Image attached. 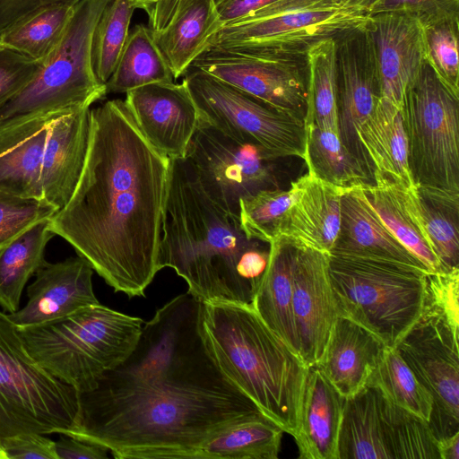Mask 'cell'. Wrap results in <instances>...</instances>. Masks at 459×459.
<instances>
[{
	"label": "cell",
	"instance_id": "obj_15",
	"mask_svg": "<svg viewBox=\"0 0 459 459\" xmlns=\"http://www.w3.org/2000/svg\"><path fill=\"white\" fill-rule=\"evenodd\" d=\"M334 45L339 136L368 174L357 131L372 114L382 94L368 25L342 34L334 39Z\"/></svg>",
	"mask_w": 459,
	"mask_h": 459
},
{
	"label": "cell",
	"instance_id": "obj_47",
	"mask_svg": "<svg viewBox=\"0 0 459 459\" xmlns=\"http://www.w3.org/2000/svg\"><path fill=\"white\" fill-rule=\"evenodd\" d=\"M2 448L6 459H57L55 441L41 433H22L6 438Z\"/></svg>",
	"mask_w": 459,
	"mask_h": 459
},
{
	"label": "cell",
	"instance_id": "obj_2",
	"mask_svg": "<svg viewBox=\"0 0 459 459\" xmlns=\"http://www.w3.org/2000/svg\"><path fill=\"white\" fill-rule=\"evenodd\" d=\"M170 159L143 135L125 100L91 109L84 165L50 230L116 292L144 291L160 271L159 247Z\"/></svg>",
	"mask_w": 459,
	"mask_h": 459
},
{
	"label": "cell",
	"instance_id": "obj_52",
	"mask_svg": "<svg viewBox=\"0 0 459 459\" xmlns=\"http://www.w3.org/2000/svg\"><path fill=\"white\" fill-rule=\"evenodd\" d=\"M439 459H459V431L436 440Z\"/></svg>",
	"mask_w": 459,
	"mask_h": 459
},
{
	"label": "cell",
	"instance_id": "obj_41",
	"mask_svg": "<svg viewBox=\"0 0 459 459\" xmlns=\"http://www.w3.org/2000/svg\"><path fill=\"white\" fill-rule=\"evenodd\" d=\"M299 193L296 180L288 189H265L241 199L238 220L246 235L268 244L276 238L281 221Z\"/></svg>",
	"mask_w": 459,
	"mask_h": 459
},
{
	"label": "cell",
	"instance_id": "obj_20",
	"mask_svg": "<svg viewBox=\"0 0 459 459\" xmlns=\"http://www.w3.org/2000/svg\"><path fill=\"white\" fill-rule=\"evenodd\" d=\"M68 110L40 113L0 126V191L44 199L41 170L50 127Z\"/></svg>",
	"mask_w": 459,
	"mask_h": 459
},
{
	"label": "cell",
	"instance_id": "obj_24",
	"mask_svg": "<svg viewBox=\"0 0 459 459\" xmlns=\"http://www.w3.org/2000/svg\"><path fill=\"white\" fill-rule=\"evenodd\" d=\"M385 346L371 332L339 316L316 366L345 398L363 388Z\"/></svg>",
	"mask_w": 459,
	"mask_h": 459
},
{
	"label": "cell",
	"instance_id": "obj_10",
	"mask_svg": "<svg viewBox=\"0 0 459 459\" xmlns=\"http://www.w3.org/2000/svg\"><path fill=\"white\" fill-rule=\"evenodd\" d=\"M183 76L203 120L272 158H304V120L191 65Z\"/></svg>",
	"mask_w": 459,
	"mask_h": 459
},
{
	"label": "cell",
	"instance_id": "obj_9",
	"mask_svg": "<svg viewBox=\"0 0 459 459\" xmlns=\"http://www.w3.org/2000/svg\"><path fill=\"white\" fill-rule=\"evenodd\" d=\"M402 113L416 186L459 194V96L427 61L405 95Z\"/></svg>",
	"mask_w": 459,
	"mask_h": 459
},
{
	"label": "cell",
	"instance_id": "obj_25",
	"mask_svg": "<svg viewBox=\"0 0 459 459\" xmlns=\"http://www.w3.org/2000/svg\"><path fill=\"white\" fill-rule=\"evenodd\" d=\"M357 136L372 184L385 178L405 188L417 187L409 166L402 110L381 99L358 128Z\"/></svg>",
	"mask_w": 459,
	"mask_h": 459
},
{
	"label": "cell",
	"instance_id": "obj_38",
	"mask_svg": "<svg viewBox=\"0 0 459 459\" xmlns=\"http://www.w3.org/2000/svg\"><path fill=\"white\" fill-rule=\"evenodd\" d=\"M74 5L59 4L40 10L0 36V45L43 62L58 46Z\"/></svg>",
	"mask_w": 459,
	"mask_h": 459
},
{
	"label": "cell",
	"instance_id": "obj_4",
	"mask_svg": "<svg viewBox=\"0 0 459 459\" xmlns=\"http://www.w3.org/2000/svg\"><path fill=\"white\" fill-rule=\"evenodd\" d=\"M200 326L223 372L294 437L309 367L253 307L202 302Z\"/></svg>",
	"mask_w": 459,
	"mask_h": 459
},
{
	"label": "cell",
	"instance_id": "obj_50",
	"mask_svg": "<svg viewBox=\"0 0 459 459\" xmlns=\"http://www.w3.org/2000/svg\"><path fill=\"white\" fill-rule=\"evenodd\" d=\"M55 441L57 459H107L108 450L101 446L60 434Z\"/></svg>",
	"mask_w": 459,
	"mask_h": 459
},
{
	"label": "cell",
	"instance_id": "obj_48",
	"mask_svg": "<svg viewBox=\"0 0 459 459\" xmlns=\"http://www.w3.org/2000/svg\"><path fill=\"white\" fill-rule=\"evenodd\" d=\"M81 0H0V36L35 13L54 5H75Z\"/></svg>",
	"mask_w": 459,
	"mask_h": 459
},
{
	"label": "cell",
	"instance_id": "obj_42",
	"mask_svg": "<svg viewBox=\"0 0 459 459\" xmlns=\"http://www.w3.org/2000/svg\"><path fill=\"white\" fill-rule=\"evenodd\" d=\"M421 28L427 62L439 80L459 96V15Z\"/></svg>",
	"mask_w": 459,
	"mask_h": 459
},
{
	"label": "cell",
	"instance_id": "obj_7",
	"mask_svg": "<svg viewBox=\"0 0 459 459\" xmlns=\"http://www.w3.org/2000/svg\"><path fill=\"white\" fill-rule=\"evenodd\" d=\"M78 409V392L32 359L17 325L0 310V459H6L2 444L10 437L65 434Z\"/></svg>",
	"mask_w": 459,
	"mask_h": 459
},
{
	"label": "cell",
	"instance_id": "obj_22",
	"mask_svg": "<svg viewBox=\"0 0 459 459\" xmlns=\"http://www.w3.org/2000/svg\"><path fill=\"white\" fill-rule=\"evenodd\" d=\"M91 108L71 109L51 125L41 170L43 198L63 208L71 198L88 150Z\"/></svg>",
	"mask_w": 459,
	"mask_h": 459
},
{
	"label": "cell",
	"instance_id": "obj_1",
	"mask_svg": "<svg viewBox=\"0 0 459 459\" xmlns=\"http://www.w3.org/2000/svg\"><path fill=\"white\" fill-rule=\"evenodd\" d=\"M201 303L187 291L159 308L131 354L78 393L65 435L117 459H197L221 432L264 416L219 366L201 331Z\"/></svg>",
	"mask_w": 459,
	"mask_h": 459
},
{
	"label": "cell",
	"instance_id": "obj_31",
	"mask_svg": "<svg viewBox=\"0 0 459 459\" xmlns=\"http://www.w3.org/2000/svg\"><path fill=\"white\" fill-rule=\"evenodd\" d=\"M50 219L41 221L0 250V307L7 314L20 308L23 290L45 261V249L55 237Z\"/></svg>",
	"mask_w": 459,
	"mask_h": 459
},
{
	"label": "cell",
	"instance_id": "obj_49",
	"mask_svg": "<svg viewBox=\"0 0 459 459\" xmlns=\"http://www.w3.org/2000/svg\"><path fill=\"white\" fill-rule=\"evenodd\" d=\"M279 1L280 0H214V3L220 21L222 26H224L241 22Z\"/></svg>",
	"mask_w": 459,
	"mask_h": 459
},
{
	"label": "cell",
	"instance_id": "obj_29",
	"mask_svg": "<svg viewBox=\"0 0 459 459\" xmlns=\"http://www.w3.org/2000/svg\"><path fill=\"white\" fill-rule=\"evenodd\" d=\"M336 459H393L376 387L366 385L345 399Z\"/></svg>",
	"mask_w": 459,
	"mask_h": 459
},
{
	"label": "cell",
	"instance_id": "obj_34",
	"mask_svg": "<svg viewBox=\"0 0 459 459\" xmlns=\"http://www.w3.org/2000/svg\"><path fill=\"white\" fill-rule=\"evenodd\" d=\"M173 79L151 30L143 24H137L128 34L106 88L108 93H126L146 84L169 82Z\"/></svg>",
	"mask_w": 459,
	"mask_h": 459
},
{
	"label": "cell",
	"instance_id": "obj_33",
	"mask_svg": "<svg viewBox=\"0 0 459 459\" xmlns=\"http://www.w3.org/2000/svg\"><path fill=\"white\" fill-rule=\"evenodd\" d=\"M304 161L307 173L339 188L372 184L362 163L343 145L339 134L305 126Z\"/></svg>",
	"mask_w": 459,
	"mask_h": 459
},
{
	"label": "cell",
	"instance_id": "obj_30",
	"mask_svg": "<svg viewBox=\"0 0 459 459\" xmlns=\"http://www.w3.org/2000/svg\"><path fill=\"white\" fill-rule=\"evenodd\" d=\"M403 191L442 271L459 267V194L418 187H403Z\"/></svg>",
	"mask_w": 459,
	"mask_h": 459
},
{
	"label": "cell",
	"instance_id": "obj_6",
	"mask_svg": "<svg viewBox=\"0 0 459 459\" xmlns=\"http://www.w3.org/2000/svg\"><path fill=\"white\" fill-rule=\"evenodd\" d=\"M339 316L395 348L422 311L428 272L397 262L328 255Z\"/></svg>",
	"mask_w": 459,
	"mask_h": 459
},
{
	"label": "cell",
	"instance_id": "obj_13",
	"mask_svg": "<svg viewBox=\"0 0 459 459\" xmlns=\"http://www.w3.org/2000/svg\"><path fill=\"white\" fill-rule=\"evenodd\" d=\"M459 329L431 305L395 349L433 399L428 422L437 439L459 431Z\"/></svg>",
	"mask_w": 459,
	"mask_h": 459
},
{
	"label": "cell",
	"instance_id": "obj_16",
	"mask_svg": "<svg viewBox=\"0 0 459 459\" xmlns=\"http://www.w3.org/2000/svg\"><path fill=\"white\" fill-rule=\"evenodd\" d=\"M125 103L153 147L169 159H186L202 117L183 82L133 89L126 92Z\"/></svg>",
	"mask_w": 459,
	"mask_h": 459
},
{
	"label": "cell",
	"instance_id": "obj_5",
	"mask_svg": "<svg viewBox=\"0 0 459 459\" xmlns=\"http://www.w3.org/2000/svg\"><path fill=\"white\" fill-rule=\"evenodd\" d=\"M143 325L140 317L99 303L18 330L28 352L44 370L82 393L131 354Z\"/></svg>",
	"mask_w": 459,
	"mask_h": 459
},
{
	"label": "cell",
	"instance_id": "obj_11",
	"mask_svg": "<svg viewBox=\"0 0 459 459\" xmlns=\"http://www.w3.org/2000/svg\"><path fill=\"white\" fill-rule=\"evenodd\" d=\"M369 21L368 11L328 0L255 21L224 25L208 39L207 48L307 53L313 46L334 40L367 26Z\"/></svg>",
	"mask_w": 459,
	"mask_h": 459
},
{
	"label": "cell",
	"instance_id": "obj_14",
	"mask_svg": "<svg viewBox=\"0 0 459 459\" xmlns=\"http://www.w3.org/2000/svg\"><path fill=\"white\" fill-rule=\"evenodd\" d=\"M191 66L304 120L309 80L307 53L233 51L207 48Z\"/></svg>",
	"mask_w": 459,
	"mask_h": 459
},
{
	"label": "cell",
	"instance_id": "obj_17",
	"mask_svg": "<svg viewBox=\"0 0 459 459\" xmlns=\"http://www.w3.org/2000/svg\"><path fill=\"white\" fill-rule=\"evenodd\" d=\"M327 253L298 247L293 273L292 313L302 361L321 359L339 310L330 280Z\"/></svg>",
	"mask_w": 459,
	"mask_h": 459
},
{
	"label": "cell",
	"instance_id": "obj_21",
	"mask_svg": "<svg viewBox=\"0 0 459 459\" xmlns=\"http://www.w3.org/2000/svg\"><path fill=\"white\" fill-rule=\"evenodd\" d=\"M330 254L389 260L429 273L387 229L362 186L347 188L342 195L340 230Z\"/></svg>",
	"mask_w": 459,
	"mask_h": 459
},
{
	"label": "cell",
	"instance_id": "obj_43",
	"mask_svg": "<svg viewBox=\"0 0 459 459\" xmlns=\"http://www.w3.org/2000/svg\"><path fill=\"white\" fill-rule=\"evenodd\" d=\"M58 209L45 199L26 198L0 191V250Z\"/></svg>",
	"mask_w": 459,
	"mask_h": 459
},
{
	"label": "cell",
	"instance_id": "obj_46",
	"mask_svg": "<svg viewBox=\"0 0 459 459\" xmlns=\"http://www.w3.org/2000/svg\"><path fill=\"white\" fill-rule=\"evenodd\" d=\"M402 12L415 18L421 26L459 15V0H379L368 11Z\"/></svg>",
	"mask_w": 459,
	"mask_h": 459
},
{
	"label": "cell",
	"instance_id": "obj_37",
	"mask_svg": "<svg viewBox=\"0 0 459 459\" xmlns=\"http://www.w3.org/2000/svg\"><path fill=\"white\" fill-rule=\"evenodd\" d=\"M307 57L309 80L304 124L339 134L334 40L313 46Z\"/></svg>",
	"mask_w": 459,
	"mask_h": 459
},
{
	"label": "cell",
	"instance_id": "obj_45",
	"mask_svg": "<svg viewBox=\"0 0 459 459\" xmlns=\"http://www.w3.org/2000/svg\"><path fill=\"white\" fill-rule=\"evenodd\" d=\"M459 267L428 273L424 302L442 312L459 329Z\"/></svg>",
	"mask_w": 459,
	"mask_h": 459
},
{
	"label": "cell",
	"instance_id": "obj_12",
	"mask_svg": "<svg viewBox=\"0 0 459 459\" xmlns=\"http://www.w3.org/2000/svg\"><path fill=\"white\" fill-rule=\"evenodd\" d=\"M186 160L205 194L238 217L239 201L279 187L276 160L258 146L238 141L201 119Z\"/></svg>",
	"mask_w": 459,
	"mask_h": 459
},
{
	"label": "cell",
	"instance_id": "obj_51",
	"mask_svg": "<svg viewBox=\"0 0 459 459\" xmlns=\"http://www.w3.org/2000/svg\"><path fill=\"white\" fill-rule=\"evenodd\" d=\"M137 8L148 15V27L152 33L163 29L170 20L176 4L173 0H134Z\"/></svg>",
	"mask_w": 459,
	"mask_h": 459
},
{
	"label": "cell",
	"instance_id": "obj_44",
	"mask_svg": "<svg viewBox=\"0 0 459 459\" xmlns=\"http://www.w3.org/2000/svg\"><path fill=\"white\" fill-rule=\"evenodd\" d=\"M42 63L0 45V108L33 79Z\"/></svg>",
	"mask_w": 459,
	"mask_h": 459
},
{
	"label": "cell",
	"instance_id": "obj_39",
	"mask_svg": "<svg viewBox=\"0 0 459 459\" xmlns=\"http://www.w3.org/2000/svg\"><path fill=\"white\" fill-rule=\"evenodd\" d=\"M134 0H110L95 27L91 62L98 81L105 84L111 77L129 34Z\"/></svg>",
	"mask_w": 459,
	"mask_h": 459
},
{
	"label": "cell",
	"instance_id": "obj_40",
	"mask_svg": "<svg viewBox=\"0 0 459 459\" xmlns=\"http://www.w3.org/2000/svg\"><path fill=\"white\" fill-rule=\"evenodd\" d=\"M380 410L393 459H439L436 438L427 421L381 393Z\"/></svg>",
	"mask_w": 459,
	"mask_h": 459
},
{
	"label": "cell",
	"instance_id": "obj_53",
	"mask_svg": "<svg viewBox=\"0 0 459 459\" xmlns=\"http://www.w3.org/2000/svg\"><path fill=\"white\" fill-rule=\"evenodd\" d=\"M379 0H337L342 5L357 7L369 11V9Z\"/></svg>",
	"mask_w": 459,
	"mask_h": 459
},
{
	"label": "cell",
	"instance_id": "obj_3",
	"mask_svg": "<svg viewBox=\"0 0 459 459\" xmlns=\"http://www.w3.org/2000/svg\"><path fill=\"white\" fill-rule=\"evenodd\" d=\"M269 249L205 194L186 159H170L159 270L174 269L202 302L253 307Z\"/></svg>",
	"mask_w": 459,
	"mask_h": 459
},
{
	"label": "cell",
	"instance_id": "obj_18",
	"mask_svg": "<svg viewBox=\"0 0 459 459\" xmlns=\"http://www.w3.org/2000/svg\"><path fill=\"white\" fill-rule=\"evenodd\" d=\"M382 99L403 109L405 95L426 63L422 28L402 12L370 14L368 24Z\"/></svg>",
	"mask_w": 459,
	"mask_h": 459
},
{
	"label": "cell",
	"instance_id": "obj_23",
	"mask_svg": "<svg viewBox=\"0 0 459 459\" xmlns=\"http://www.w3.org/2000/svg\"><path fill=\"white\" fill-rule=\"evenodd\" d=\"M297 182L299 193L284 214L276 238H284L296 247L330 254L340 230L341 198L345 189L309 173Z\"/></svg>",
	"mask_w": 459,
	"mask_h": 459
},
{
	"label": "cell",
	"instance_id": "obj_35",
	"mask_svg": "<svg viewBox=\"0 0 459 459\" xmlns=\"http://www.w3.org/2000/svg\"><path fill=\"white\" fill-rule=\"evenodd\" d=\"M282 434L266 416L251 419L208 440L197 459H277Z\"/></svg>",
	"mask_w": 459,
	"mask_h": 459
},
{
	"label": "cell",
	"instance_id": "obj_36",
	"mask_svg": "<svg viewBox=\"0 0 459 459\" xmlns=\"http://www.w3.org/2000/svg\"><path fill=\"white\" fill-rule=\"evenodd\" d=\"M386 399L429 422L433 399L395 348L385 347L367 384Z\"/></svg>",
	"mask_w": 459,
	"mask_h": 459
},
{
	"label": "cell",
	"instance_id": "obj_28",
	"mask_svg": "<svg viewBox=\"0 0 459 459\" xmlns=\"http://www.w3.org/2000/svg\"><path fill=\"white\" fill-rule=\"evenodd\" d=\"M222 26L214 0H178L163 29L152 33L174 79L184 75Z\"/></svg>",
	"mask_w": 459,
	"mask_h": 459
},
{
	"label": "cell",
	"instance_id": "obj_8",
	"mask_svg": "<svg viewBox=\"0 0 459 459\" xmlns=\"http://www.w3.org/2000/svg\"><path fill=\"white\" fill-rule=\"evenodd\" d=\"M110 0H81L56 49L33 79L0 108V126L40 113L90 108L107 95L91 62L97 22Z\"/></svg>",
	"mask_w": 459,
	"mask_h": 459
},
{
	"label": "cell",
	"instance_id": "obj_26",
	"mask_svg": "<svg viewBox=\"0 0 459 459\" xmlns=\"http://www.w3.org/2000/svg\"><path fill=\"white\" fill-rule=\"evenodd\" d=\"M345 397L319 368L309 367L294 437L300 459H336Z\"/></svg>",
	"mask_w": 459,
	"mask_h": 459
},
{
	"label": "cell",
	"instance_id": "obj_27",
	"mask_svg": "<svg viewBox=\"0 0 459 459\" xmlns=\"http://www.w3.org/2000/svg\"><path fill=\"white\" fill-rule=\"evenodd\" d=\"M266 269L253 308L263 322L299 358V343L292 313L293 273L298 247L284 238L270 243Z\"/></svg>",
	"mask_w": 459,
	"mask_h": 459
},
{
	"label": "cell",
	"instance_id": "obj_19",
	"mask_svg": "<svg viewBox=\"0 0 459 459\" xmlns=\"http://www.w3.org/2000/svg\"><path fill=\"white\" fill-rule=\"evenodd\" d=\"M93 272L80 255L56 263L45 260L27 287L26 304L8 314L10 318L17 327H25L58 320L99 304L93 291Z\"/></svg>",
	"mask_w": 459,
	"mask_h": 459
},
{
	"label": "cell",
	"instance_id": "obj_54",
	"mask_svg": "<svg viewBox=\"0 0 459 459\" xmlns=\"http://www.w3.org/2000/svg\"><path fill=\"white\" fill-rule=\"evenodd\" d=\"M173 1H174L175 4H177L178 0H173Z\"/></svg>",
	"mask_w": 459,
	"mask_h": 459
},
{
	"label": "cell",
	"instance_id": "obj_32",
	"mask_svg": "<svg viewBox=\"0 0 459 459\" xmlns=\"http://www.w3.org/2000/svg\"><path fill=\"white\" fill-rule=\"evenodd\" d=\"M362 187L369 203L398 241L425 265L429 273L442 271L439 259L405 202L403 186L380 178Z\"/></svg>",
	"mask_w": 459,
	"mask_h": 459
}]
</instances>
